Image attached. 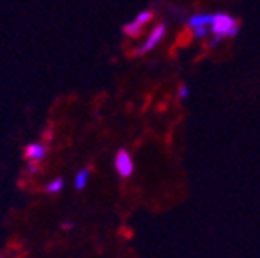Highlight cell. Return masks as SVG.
I'll use <instances>...</instances> for the list:
<instances>
[{
  "mask_svg": "<svg viewBox=\"0 0 260 258\" xmlns=\"http://www.w3.org/2000/svg\"><path fill=\"white\" fill-rule=\"evenodd\" d=\"M211 18L213 15L210 13H195L188 18V33L195 40L211 37Z\"/></svg>",
  "mask_w": 260,
  "mask_h": 258,
  "instance_id": "obj_2",
  "label": "cell"
},
{
  "mask_svg": "<svg viewBox=\"0 0 260 258\" xmlns=\"http://www.w3.org/2000/svg\"><path fill=\"white\" fill-rule=\"evenodd\" d=\"M239 33V20L228 13H215L211 18V37H217L220 40L233 38Z\"/></svg>",
  "mask_w": 260,
  "mask_h": 258,
  "instance_id": "obj_1",
  "label": "cell"
},
{
  "mask_svg": "<svg viewBox=\"0 0 260 258\" xmlns=\"http://www.w3.org/2000/svg\"><path fill=\"white\" fill-rule=\"evenodd\" d=\"M114 170L118 172V175L121 179H128L134 174V161L130 157L128 150L119 148L114 155Z\"/></svg>",
  "mask_w": 260,
  "mask_h": 258,
  "instance_id": "obj_4",
  "label": "cell"
},
{
  "mask_svg": "<svg viewBox=\"0 0 260 258\" xmlns=\"http://www.w3.org/2000/svg\"><path fill=\"white\" fill-rule=\"evenodd\" d=\"M152 18H154V13L152 11H143L139 13L138 16H136L134 20L130 22V24H126L125 27H123V31H125L126 37L130 38H139L143 35V31H145V27L152 22Z\"/></svg>",
  "mask_w": 260,
  "mask_h": 258,
  "instance_id": "obj_5",
  "label": "cell"
},
{
  "mask_svg": "<svg viewBox=\"0 0 260 258\" xmlns=\"http://www.w3.org/2000/svg\"><path fill=\"white\" fill-rule=\"evenodd\" d=\"M61 230H73L74 228V222H63V224H61Z\"/></svg>",
  "mask_w": 260,
  "mask_h": 258,
  "instance_id": "obj_10",
  "label": "cell"
},
{
  "mask_svg": "<svg viewBox=\"0 0 260 258\" xmlns=\"http://www.w3.org/2000/svg\"><path fill=\"white\" fill-rule=\"evenodd\" d=\"M25 174L38 175L40 174V165H38V163H27V166H25Z\"/></svg>",
  "mask_w": 260,
  "mask_h": 258,
  "instance_id": "obj_9",
  "label": "cell"
},
{
  "mask_svg": "<svg viewBox=\"0 0 260 258\" xmlns=\"http://www.w3.org/2000/svg\"><path fill=\"white\" fill-rule=\"evenodd\" d=\"M63 186H65L63 177H56V179H53V181H49L47 184L44 186V191L49 195H56L63 190Z\"/></svg>",
  "mask_w": 260,
  "mask_h": 258,
  "instance_id": "obj_8",
  "label": "cell"
},
{
  "mask_svg": "<svg viewBox=\"0 0 260 258\" xmlns=\"http://www.w3.org/2000/svg\"><path fill=\"white\" fill-rule=\"evenodd\" d=\"M89 177H90L89 168H81V170H78L76 175H74V188H76L78 191L85 190L87 182H89Z\"/></svg>",
  "mask_w": 260,
  "mask_h": 258,
  "instance_id": "obj_7",
  "label": "cell"
},
{
  "mask_svg": "<svg viewBox=\"0 0 260 258\" xmlns=\"http://www.w3.org/2000/svg\"><path fill=\"white\" fill-rule=\"evenodd\" d=\"M165 35H167V25L165 24H157L154 25V27L148 31V35L145 37V40L141 42V44L138 45V49L134 51V54H146L150 53L152 49H155L159 44L162 42V38H165Z\"/></svg>",
  "mask_w": 260,
  "mask_h": 258,
  "instance_id": "obj_3",
  "label": "cell"
},
{
  "mask_svg": "<svg viewBox=\"0 0 260 258\" xmlns=\"http://www.w3.org/2000/svg\"><path fill=\"white\" fill-rule=\"evenodd\" d=\"M24 157L27 163H38L40 165L47 157V146H45V143H29L24 148Z\"/></svg>",
  "mask_w": 260,
  "mask_h": 258,
  "instance_id": "obj_6",
  "label": "cell"
}]
</instances>
